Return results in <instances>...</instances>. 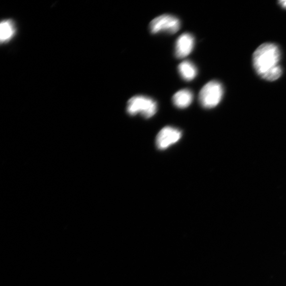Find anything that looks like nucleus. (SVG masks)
<instances>
[{
    "mask_svg": "<svg viewBox=\"0 0 286 286\" xmlns=\"http://www.w3.org/2000/svg\"><path fill=\"white\" fill-rule=\"evenodd\" d=\"M281 52L274 43H266L261 45L254 51L253 65L255 71L263 79L275 81L279 79L283 74L280 65Z\"/></svg>",
    "mask_w": 286,
    "mask_h": 286,
    "instance_id": "1",
    "label": "nucleus"
},
{
    "mask_svg": "<svg viewBox=\"0 0 286 286\" xmlns=\"http://www.w3.org/2000/svg\"><path fill=\"white\" fill-rule=\"evenodd\" d=\"M157 102L149 97L135 96L127 103V112L130 115L140 114L145 118H150L157 113Z\"/></svg>",
    "mask_w": 286,
    "mask_h": 286,
    "instance_id": "2",
    "label": "nucleus"
},
{
    "mask_svg": "<svg viewBox=\"0 0 286 286\" xmlns=\"http://www.w3.org/2000/svg\"><path fill=\"white\" fill-rule=\"evenodd\" d=\"M224 95L222 84L218 81H211L205 85L199 95L201 105L206 109H212L221 102Z\"/></svg>",
    "mask_w": 286,
    "mask_h": 286,
    "instance_id": "3",
    "label": "nucleus"
},
{
    "mask_svg": "<svg viewBox=\"0 0 286 286\" xmlns=\"http://www.w3.org/2000/svg\"><path fill=\"white\" fill-rule=\"evenodd\" d=\"M180 26L178 18L171 14H163L151 22L150 29L153 34L160 33L173 34L178 32Z\"/></svg>",
    "mask_w": 286,
    "mask_h": 286,
    "instance_id": "4",
    "label": "nucleus"
},
{
    "mask_svg": "<svg viewBox=\"0 0 286 286\" xmlns=\"http://www.w3.org/2000/svg\"><path fill=\"white\" fill-rule=\"evenodd\" d=\"M182 136L181 131L177 128L167 126L162 128L157 135L156 145L161 150H166L177 143Z\"/></svg>",
    "mask_w": 286,
    "mask_h": 286,
    "instance_id": "5",
    "label": "nucleus"
},
{
    "mask_svg": "<svg viewBox=\"0 0 286 286\" xmlns=\"http://www.w3.org/2000/svg\"><path fill=\"white\" fill-rule=\"evenodd\" d=\"M195 46V37L189 33L180 35L175 43V56L177 58L187 57L192 52Z\"/></svg>",
    "mask_w": 286,
    "mask_h": 286,
    "instance_id": "6",
    "label": "nucleus"
},
{
    "mask_svg": "<svg viewBox=\"0 0 286 286\" xmlns=\"http://www.w3.org/2000/svg\"><path fill=\"white\" fill-rule=\"evenodd\" d=\"M194 96L188 89H182L177 91L172 98L174 105L180 109H184L189 107L193 101Z\"/></svg>",
    "mask_w": 286,
    "mask_h": 286,
    "instance_id": "7",
    "label": "nucleus"
},
{
    "mask_svg": "<svg viewBox=\"0 0 286 286\" xmlns=\"http://www.w3.org/2000/svg\"><path fill=\"white\" fill-rule=\"evenodd\" d=\"M178 71L182 79L190 81L194 80L197 74V69L190 60H184L178 66Z\"/></svg>",
    "mask_w": 286,
    "mask_h": 286,
    "instance_id": "8",
    "label": "nucleus"
},
{
    "mask_svg": "<svg viewBox=\"0 0 286 286\" xmlns=\"http://www.w3.org/2000/svg\"><path fill=\"white\" fill-rule=\"evenodd\" d=\"M15 27L13 22L9 20L1 22L0 25V40L6 43L10 41L15 34Z\"/></svg>",
    "mask_w": 286,
    "mask_h": 286,
    "instance_id": "9",
    "label": "nucleus"
},
{
    "mask_svg": "<svg viewBox=\"0 0 286 286\" xmlns=\"http://www.w3.org/2000/svg\"><path fill=\"white\" fill-rule=\"evenodd\" d=\"M279 3L283 8L286 9V1H280Z\"/></svg>",
    "mask_w": 286,
    "mask_h": 286,
    "instance_id": "10",
    "label": "nucleus"
}]
</instances>
